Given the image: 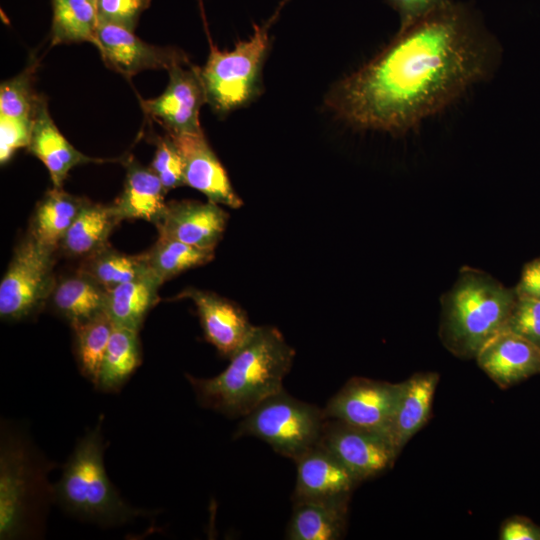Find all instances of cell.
Segmentation results:
<instances>
[{
	"label": "cell",
	"mask_w": 540,
	"mask_h": 540,
	"mask_svg": "<svg viewBox=\"0 0 540 540\" xmlns=\"http://www.w3.org/2000/svg\"><path fill=\"white\" fill-rule=\"evenodd\" d=\"M438 383V375L424 373L402 383L391 440L397 453L426 423Z\"/></svg>",
	"instance_id": "20"
},
{
	"label": "cell",
	"mask_w": 540,
	"mask_h": 540,
	"mask_svg": "<svg viewBox=\"0 0 540 540\" xmlns=\"http://www.w3.org/2000/svg\"><path fill=\"white\" fill-rule=\"evenodd\" d=\"M294 349L272 326H255L226 369L212 378L187 375L198 403L227 417H244L283 389Z\"/></svg>",
	"instance_id": "2"
},
{
	"label": "cell",
	"mask_w": 540,
	"mask_h": 540,
	"mask_svg": "<svg viewBox=\"0 0 540 540\" xmlns=\"http://www.w3.org/2000/svg\"><path fill=\"white\" fill-rule=\"evenodd\" d=\"M501 54L471 7L447 0L337 82L325 104L358 129L403 134L493 76Z\"/></svg>",
	"instance_id": "1"
},
{
	"label": "cell",
	"mask_w": 540,
	"mask_h": 540,
	"mask_svg": "<svg viewBox=\"0 0 540 540\" xmlns=\"http://www.w3.org/2000/svg\"><path fill=\"white\" fill-rule=\"evenodd\" d=\"M319 444L358 481L386 470L398 454L388 438L336 419H326Z\"/></svg>",
	"instance_id": "11"
},
{
	"label": "cell",
	"mask_w": 540,
	"mask_h": 540,
	"mask_svg": "<svg viewBox=\"0 0 540 540\" xmlns=\"http://www.w3.org/2000/svg\"><path fill=\"white\" fill-rule=\"evenodd\" d=\"M107 294L108 289L80 271L56 283L52 291L56 310L71 327L106 312Z\"/></svg>",
	"instance_id": "21"
},
{
	"label": "cell",
	"mask_w": 540,
	"mask_h": 540,
	"mask_svg": "<svg viewBox=\"0 0 540 540\" xmlns=\"http://www.w3.org/2000/svg\"><path fill=\"white\" fill-rule=\"evenodd\" d=\"M228 220V214L212 201H173L156 224L159 236L185 244L214 250L220 241Z\"/></svg>",
	"instance_id": "15"
},
{
	"label": "cell",
	"mask_w": 540,
	"mask_h": 540,
	"mask_svg": "<svg viewBox=\"0 0 540 540\" xmlns=\"http://www.w3.org/2000/svg\"><path fill=\"white\" fill-rule=\"evenodd\" d=\"M106 289L152 273L146 254L126 255L109 245L84 258L79 270Z\"/></svg>",
	"instance_id": "28"
},
{
	"label": "cell",
	"mask_w": 540,
	"mask_h": 540,
	"mask_svg": "<svg viewBox=\"0 0 540 540\" xmlns=\"http://www.w3.org/2000/svg\"><path fill=\"white\" fill-rule=\"evenodd\" d=\"M401 391L402 383L353 378L328 401L323 413L326 419H336L378 433L392 443V428Z\"/></svg>",
	"instance_id": "9"
},
{
	"label": "cell",
	"mask_w": 540,
	"mask_h": 540,
	"mask_svg": "<svg viewBox=\"0 0 540 540\" xmlns=\"http://www.w3.org/2000/svg\"><path fill=\"white\" fill-rule=\"evenodd\" d=\"M447 0H387L388 4L398 13L399 30L405 29Z\"/></svg>",
	"instance_id": "36"
},
{
	"label": "cell",
	"mask_w": 540,
	"mask_h": 540,
	"mask_svg": "<svg viewBox=\"0 0 540 540\" xmlns=\"http://www.w3.org/2000/svg\"><path fill=\"white\" fill-rule=\"evenodd\" d=\"M33 120L0 115V162L5 164L16 150L28 147Z\"/></svg>",
	"instance_id": "35"
},
{
	"label": "cell",
	"mask_w": 540,
	"mask_h": 540,
	"mask_svg": "<svg viewBox=\"0 0 540 540\" xmlns=\"http://www.w3.org/2000/svg\"><path fill=\"white\" fill-rule=\"evenodd\" d=\"M97 45L104 62L126 77L149 69H166L179 62H189L181 51L144 42L134 31L111 24L98 23Z\"/></svg>",
	"instance_id": "12"
},
{
	"label": "cell",
	"mask_w": 540,
	"mask_h": 540,
	"mask_svg": "<svg viewBox=\"0 0 540 540\" xmlns=\"http://www.w3.org/2000/svg\"><path fill=\"white\" fill-rule=\"evenodd\" d=\"M516 298L515 289L481 271L464 269L443 301L448 342L455 350L476 356L505 328Z\"/></svg>",
	"instance_id": "5"
},
{
	"label": "cell",
	"mask_w": 540,
	"mask_h": 540,
	"mask_svg": "<svg viewBox=\"0 0 540 540\" xmlns=\"http://www.w3.org/2000/svg\"><path fill=\"white\" fill-rule=\"evenodd\" d=\"M168 136L183 161L186 185L203 193L209 201L239 208L243 202L235 193L222 164L202 132Z\"/></svg>",
	"instance_id": "14"
},
{
	"label": "cell",
	"mask_w": 540,
	"mask_h": 540,
	"mask_svg": "<svg viewBox=\"0 0 540 540\" xmlns=\"http://www.w3.org/2000/svg\"><path fill=\"white\" fill-rule=\"evenodd\" d=\"M287 0L280 2L272 17L262 25L254 24V33L239 41L231 51H221L213 45L200 75L207 103L220 114L246 104L257 90L260 72L269 47V30L277 20Z\"/></svg>",
	"instance_id": "6"
},
{
	"label": "cell",
	"mask_w": 540,
	"mask_h": 540,
	"mask_svg": "<svg viewBox=\"0 0 540 540\" xmlns=\"http://www.w3.org/2000/svg\"><path fill=\"white\" fill-rule=\"evenodd\" d=\"M86 201L62 188L53 187L38 203L29 233L45 246L56 250Z\"/></svg>",
	"instance_id": "23"
},
{
	"label": "cell",
	"mask_w": 540,
	"mask_h": 540,
	"mask_svg": "<svg viewBox=\"0 0 540 540\" xmlns=\"http://www.w3.org/2000/svg\"><path fill=\"white\" fill-rule=\"evenodd\" d=\"M76 357L84 377L97 383L102 360L112 333L113 322L106 312L83 324L72 327Z\"/></svg>",
	"instance_id": "30"
},
{
	"label": "cell",
	"mask_w": 540,
	"mask_h": 540,
	"mask_svg": "<svg viewBox=\"0 0 540 540\" xmlns=\"http://www.w3.org/2000/svg\"><path fill=\"white\" fill-rule=\"evenodd\" d=\"M36 64L5 80L0 87V115L34 120L41 96L34 90Z\"/></svg>",
	"instance_id": "31"
},
{
	"label": "cell",
	"mask_w": 540,
	"mask_h": 540,
	"mask_svg": "<svg viewBox=\"0 0 540 540\" xmlns=\"http://www.w3.org/2000/svg\"><path fill=\"white\" fill-rule=\"evenodd\" d=\"M161 285L151 273L109 289L106 313L113 324L139 331L147 313L158 301Z\"/></svg>",
	"instance_id": "24"
},
{
	"label": "cell",
	"mask_w": 540,
	"mask_h": 540,
	"mask_svg": "<svg viewBox=\"0 0 540 540\" xmlns=\"http://www.w3.org/2000/svg\"><path fill=\"white\" fill-rule=\"evenodd\" d=\"M167 71L166 89L156 98L142 100L143 110L170 135L202 132L199 112L207 99L200 68L190 62H179Z\"/></svg>",
	"instance_id": "10"
},
{
	"label": "cell",
	"mask_w": 540,
	"mask_h": 540,
	"mask_svg": "<svg viewBox=\"0 0 540 540\" xmlns=\"http://www.w3.org/2000/svg\"><path fill=\"white\" fill-rule=\"evenodd\" d=\"M504 329L540 348V300L517 295Z\"/></svg>",
	"instance_id": "33"
},
{
	"label": "cell",
	"mask_w": 540,
	"mask_h": 540,
	"mask_svg": "<svg viewBox=\"0 0 540 540\" xmlns=\"http://www.w3.org/2000/svg\"><path fill=\"white\" fill-rule=\"evenodd\" d=\"M180 297L194 302L204 337L223 356L231 358L248 340L255 326L234 302L215 293L187 289Z\"/></svg>",
	"instance_id": "16"
},
{
	"label": "cell",
	"mask_w": 540,
	"mask_h": 540,
	"mask_svg": "<svg viewBox=\"0 0 540 540\" xmlns=\"http://www.w3.org/2000/svg\"><path fill=\"white\" fill-rule=\"evenodd\" d=\"M156 147L150 168L158 176L166 192L186 185L183 161L172 139L168 135L158 137Z\"/></svg>",
	"instance_id": "32"
},
{
	"label": "cell",
	"mask_w": 540,
	"mask_h": 540,
	"mask_svg": "<svg viewBox=\"0 0 540 540\" xmlns=\"http://www.w3.org/2000/svg\"><path fill=\"white\" fill-rule=\"evenodd\" d=\"M89 1L96 6L97 0H89Z\"/></svg>",
	"instance_id": "39"
},
{
	"label": "cell",
	"mask_w": 540,
	"mask_h": 540,
	"mask_svg": "<svg viewBox=\"0 0 540 540\" xmlns=\"http://www.w3.org/2000/svg\"><path fill=\"white\" fill-rule=\"evenodd\" d=\"M347 506L320 502H293L286 527L288 540H336L345 530Z\"/></svg>",
	"instance_id": "25"
},
{
	"label": "cell",
	"mask_w": 540,
	"mask_h": 540,
	"mask_svg": "<svg viewBox=\"0 0 540 540\" xmlns=\"http://www.w3.org/2000/svg\"><path fill=\"white\" fill-rule=\"evenodd\" d=\"M55 249L29 232L15 248L0 284V316L19 321L34 314L52 294Z\"/></svg>",
	"instance_id": "8"
},
{
	"label": "cell",
	"mask_w": 540,
	"mask_h": 540,
	"mask_svg": "<svg viewBox=\"0 0 540 540\" xmlns=\"http://www.w3.org/2000/svg\"><path fill=\"white\" fill-rule=\"evenodd\" d=\"M120 221L112 205L87 200L59 247L68 256L86 258L108 246V238Z\"/></svg>",
	"instance_id": "22"
},
{
	"label": "cell",
	"mask_w": 540,
	"mask_h": 540,
	"mask_svg": "<svg viewBox=\"0 0 540 540\" xmlns=\"http://www.w3.org/2000/svg\"><path fill=\"white\" fill-rule=\"evenodd\" d=\"M1 427L0 539L35 536L54 501V485L32 443L7 423Z\"/></svg>",
	"instance_id": "4"
},
{
	"label": "cell",
	"mask_w": 540,
	"mask_h": 540,
	"mask_svg": "<svg viewBox=\"0 0 540 540\" xmlns=\"http://www.w3.org/2000/svg\"><path fill=\"white\" fill-rule=\"evenodd\" d=\"M150 0H97L98 23H111L134 31Z\"/></svg>",
	"instance_id": "34"
},
{
	"label": "cell",
	"mask_w": 540,
	"mask_h": 540,
	"mask_svg": "<svg viewBox=\"0 0 540 540\" xmlns=\"http://www.w3.org/2000/svg\"><path fill=\"white\" fill-rule=\"evenodd\" d=\"M51 43L90 42L97 45L98 17L89 0H52Z\"/></svg>",
	"instance_id": "27"
},
{
	"label": "cell",
	"mask_w": 540,
	"mask_h": 540,
	"mask_svg": "<svg viewBox=\"0 0 540 540\" xmlns=\"http://www.w3.org/2000/svg\"><path fill=\"white\" fill-rule=\"evenodd\" d=\"M126 177L121 195L112 205L120 220L144 219L155 225L167 207L160 179L150 167L133 159L126 162Z\"/></svg>",
	"instance_id": "19"
},
{
	"label": "cell",
	"mask_w": 540,
	"mask_h": 540,
	"mask_svg": "<svg viewBox=\"0 0 540 540\" xmlns=\"http://www.w3.org/2000/svg\"><path fill=\"white\" fill-rule=\"evenodd\" d=\"M102 419L88 430L63 467L54 485V502L80 520L112 527L125 524L147 511L132 507L111 483L104 465L107 443Z\"/></svg>",
	"instance_id": "3"
},
{
	"label": "cell",
	"mask_w": 540,
	"mask_h": 540,
	"mask_svg": "<svg viewBox=\"0 0 540 540\" xmlns=\"http://www.w3.org/2000/svg\"><path fill=\"white\" fill-rule=\"evenodd\" d=\"M476 358L479 366L502 386L540 371V348L506 329L486 342Z\"/></svg>",
	"instance_id": "17"
},
{
	"label": "cell",
	"mask_w": 540,
	"mask_h": 540,
	"mask_svg": "<svg viewBox=\"0 0 540 540\" xmlns=\"http://www.w3.org/2000/svg\"><path fill=\"white\" fill-rule=\"evenodd\" d=\"M325 421L323 409L282 389L245 415L235 436L256 437L280 455L296 460L319 443Z\"/></svg>",
	"instance_id": "7"
},
{
	"label": "cell",
	"mask_w": 540,
	"mask_h": 540,
	"mask_svg": "<svg viewBox=\"0 0 540 540\" xmlns=\"http://www.w3.org/2000/svg\"><path fill=\"white\" fill-rule=\"evenodd\" d=\"M503 540H538L540 532L531 524L522 520L509 521L502 529Z\"/></svg>",
	"instance_id": "38"
},
{
	"label": "cell",
	"mask_w": 540,
	"mask_h": 540,
	"mask_svg": "<svg viewBox=\"0 0 540 540\" xmlns=\"http://www.w3.org/2000/svg\"><path fill=\"white\" fill-rule=\"evenodd\" d=\"M138 332L113 324L95 385L99 391H119L141 364Z\"/></svg>",
	"instance_id": "26"
},
{
	"label": "cell",
	"mask_w": 540,
	"mask_h": 540,
	"mask_svg": "<svg viewBox=\"0 0 540 540\" xmlns=\"http://www.w3.org/2000/svg\"><path fill=\"white\" fill-rule=\"evenodd\" d=\"M293 502L311 501L347 506L357 478L319 443L296 460Z\"/></svg>",
	"instance_id": "13"
},
{
	"label": "cell",
	"mask_w": 540,
	"mask_h": 540,
	"mask_svg": "<svg viewBox=\"0 0 540 540\" xmlns=\"http://www.w3.org/2000/svg\"><path fill=\"white\" fill-rule=\"evenodd\" d=\"M28 151L42 161L49 171L54 187L62 188L69 171L80 164L103 162L91 158L73 147L55 125L41 96L34 120Z\"/></svg>",
	"instance_id": "18"
},
{
	"label": "cell",
	"mask_w": 540,
	"mask_h": 540,
	"mask_svg": "<svg viewBox=\"0 0 540 540\" xmlns=\"http://www.w3.org/2000/svg\"><path fill=\"white\" fill-rule=\"evenodd\" d=\"M516 295L540 300V258L525 265L519 283L514 288Z\"/></svg>",
	"instance_id": "37"
},
{
	"label": "cell",
	"mask_w": 540,
	"mask_h": 540,
	"mask_svg": "<svg viewBox=\"0 0 540 540\" xmlns=\"http://www.w3.org/2000/svg\"><path fill=\"white\" fill-rule=\"evenodd\" d=\"M145 254L152 273L163 283L183 271L211 261L214 250L197 248L159 236L155 245Z\"/></svg>",
	"instance_id": "29"
}]
</instances>
